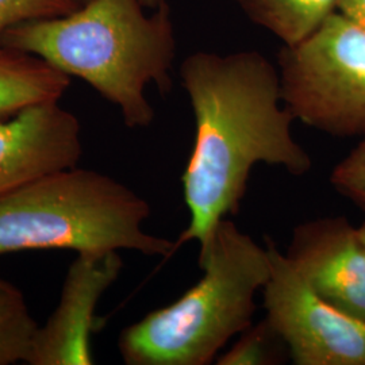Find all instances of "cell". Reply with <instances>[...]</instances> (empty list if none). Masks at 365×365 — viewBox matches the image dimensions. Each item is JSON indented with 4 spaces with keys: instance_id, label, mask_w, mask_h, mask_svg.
Here are the masks:
<instances>
[{
    "instance_id": "6da1fadb",
    "label": "cell",
    "mask_w": 365,
    "mask_h": 365,
    "mask_svg": "<svg viewBox=\"0 0 365 365\" xmlns=\"http://www.w3.org/2000/svg\"><path fill=\"white\" fill-rule=\"evenodd\" d=\"M195 118V143L182 175L190 223L176 244L210 245L218 223L235 215L259 163L294 176L312 168V158L291 133L295 120L282 107L279 71L259 52H197L180 66Z\"/></svg>"
},
{
    "instance_id": "7a4b0ae2",
    "label": "cell",
    "mask_w": 365,
    "mask_h": 365,
    "mask_svg": "<svg viewBox=\"0 0 365 365\" xmlns=\"http://www.w3.org/2000/svg\"><path fill=\"white\" fill-rule=\"evenodd\" d=\"M145 10L141 0H86L63 16L14 27L0 42L88 83L126 126L148 128L155 111L145 91H170L176 37L167 3Z\"/></svg>"
},
{
    "instance_id": "3957f363",
    "label": "cell",
    "mask_w": 365,
    "mask_h": 365,
    "mask_svg": "<svg viewBox=\"0 0 365 365\" xmlns=\"http://www.w3.org/2000/svg\"><path fill=\"white\" fill-rule=\"evenodd\" d=\"M199 267L205 274L194 287L120 333L126 364L207 365L252 327L256 292L271 274L267 248L225 218L199 253Z\"/></svg>"
},
{
    "instance_id": "277c9868",
    "label": "cell",
    "mask_w": 365,
    "mask_h": 365,
    "mask_svg": "<svg viewBox=\"0 0 365 365\" xmlns=\"http://www.w3.org/2000/svg\"><path fill=\"white\" fill-rule=\"evenodd\" d=\"M149 215L144 197L107 175L78 167L56 170L0 196V256L128 249L168 259L179 247L145 233Z\"/></svg>"
},
{
    "instance_id": "5b68a950",
    "label": "cell",
    "mask_w": 365,
    "mask_h": 365,
    "mask_svg": "<svg viewBox=\"0 0 365 365\" xmlns=\"http://www.w3.org/2000/svg\"><path fill=\"white\" fill-rule=\"evenodd\" d=\"M280 90L295 119L336 137L365 138V27L336 11L279 53Z\"/></svg>"
},
{
    "instance_id": "8992f818",
    "label": "cell",
    "mask_w": 365,
    "mask_h": 365,
    "mask_svg": "<svg viewBox=\"0 0 365 365\" xmlns=\"http://www.w3.org/2000/svg\"><path fill=\"white\" fill-rule=\"evenodd\" d=\"M271 274L264 286L267 321L297 365H365V322L322 299L267 241Z\"/></svg>"
},
{
    "instance_id": "52a82bcc",
    "label": "cell",
    "mask_w": 365,
    "mask_h": 365,
    "mask_svg": "<svg viewBox=\"0 0 365 365\" xmlns=\"http://www.w3.org/2000/svg\"><path fill=\"white\" fill-rule=\"evenodd\" d=\"M122 267L119 250L78 253L66 272L56 310L37 330L27 364H93L91 333L96 306Z\"/></svg>"
},
{
    "instance_id": "ba28073f",
    "label": "cell",
    "mask_w": 365,
    "mask_h": 365,
    "mask_svg": "<svg viewBox=\"0 0 365 365\" xmlns=\"http://www.w3.org/2000/svg\"><path fill=\"white\" fill-rule=\"evenodd\" d=\"M286 256L322 299L365 322V250L351 222L334 217L300 223Z\"/></svg>"
},
{
    "instance_id": "9c48e42d",
    "label": "cell",
    "mask_w": 365,
    "mask_h": 365,
    "mask_svg": "<svg viewBox=\"0 0 365 365\" xmlns=\"http://www.w3.org/2000/svg\"><path fill=\"white\" fill-rule=\"evenodd\" d=\"M81 157L78 118L58 102L33 106L0 119V196Z\"/></svg>"
},
{
    "instance_id": "30bf717a",
    "label": "cell",
    "mask_w": 365,
    "mask_h": 365,
    "mask_svg": "<svg viewBox=\"0 0 365 365\" xmlns=\"http://www.w3.org/2000/svg\"><path fill=\"white\" fill-rule=\"evenodd\" d=\"M69 86L71 78L42 58L0 42V119L60 102Z\"/></svg>"
},
{
    "instance_id": "8fae6325",
    "label": "cell",
    "mask_w": 365,
    "mask_h": 365,
    "mask_svg": "<svg viewBox=\"0 0 365 365\" xmlns=\"http://www.w3.org/2000/svg\"><path fill=\"white\" fill-rule=\"evenodd\" d=\"M256 25L267 29L284 46L309 38L337 11L339 0H235Z\"/></svg>"
},
{
    "instance_id": "7c38bea8",
    "label": "cell",
    "mask_w": 365,
    "mask_h": 365,
    "mask_svg": "<svg viewBox=\"0 0 365 365\" xmlns=\"http://www.w3.org/2000/svg\"><path fill=\"white\" fill-rule=\"evenodd\" d=\"M38 327L22 291L0 279V365L27 363Z\"/></svg>"
},
{
    "instance_id": "4fadbf2b",
    "label": "cell",
    "mask_w": 365,
    "mask_h": 365,
    "mask_svg": "<svg viewBox=\"0 0 365 365\" xmlns=\"http://www.w3.org/2000/svg\"><path fill=\"white\" fill-rule=\"evenodd\" d=\"M289 356L287 345L267 318L242 331L233 348L217 359L220 365H272L284 363Z\"/></svg>"
},
{
    "instance_id": "5bb4252c",
    "label": "cell",
    "mask_w": 365,
    "mask_h": 365,
    "mask_svg": "<svg viewBox=\"0 0 365 365\" xmlns=\"http://www.w3.org/2000/svg\"><path fill=\"white\" fill-rule=\"evenodd\" d=\"M81 4L78 0H0V39L14 27L63 16Z\"/></svg>"
},
{
    "instance_id": "9a60e30c",
    "label": "cell",
    "mask_w": 365,
    "mask_h": 365,
    "mask_svg": "<svg viewBox=\"0 0 365 365\" xmlns=\"http://www.w3.org/2000/svg\"><path fill=\"white\" fill-rule=\"evenodd\" d=\"M330 182L341 195L365 209V138L336 165Z\"/></svg>"
},
{
    "instance_id": "2e32d148",
    "label": "cell",
    "mask_w": 365,
    "mask_h": 365,
    "mask_svg": "<svg viewBox=\"0 0 365 365\" xmlns=\"http://www.w3.org/2000/svg\"><path fill=\"white\" fill-rule=\"evenodd\" d=\"M337 11L365 27V0H339Z\"/></svg>"
},
{
    "instance_id": "e0dca14e",
    "label": "cell",
    "mask_w": 365,
    "mask_h": 365,
    "mask_svg": "<svg viewBox=\"0 0 365 365\" xmlns=\"http://www.w3.org/2000/svg\"><path fill=\"white\" fill-rule=\"evenodd\" d=\"M78 1L84 3L86 0H78ZM141 1L144 3L145 7L149 9V10H155V9H158L160 6H163V4L167 3V0H141Z\"/></svg>"
},
{
    "instance_id": "ac0fdd59",
    "label": "cell",
    "mask_w": 365,
    "mask_h": 365,
    "mask_svg": "<svg viewBox=\"0 0 365 365\" xmlns=\"http://www.w3.org/2000/svg\"><path fill=\"white\" fill-rule=\"evenodd\" d=\"M357 233H359V238H360V242L363 245V248L365 250V222L357 229Z\"/></svg>"
}]
</instances>
